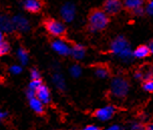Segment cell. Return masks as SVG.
Here are the masks:
<instances>
[{
	"mask_svg": "<svg viewBox=\"0 0 153 130\" xmlns=\"http://www.w3.org/2000/svg\"><path fill=\"white\" fill-rule=\"evenodd\" d=\"M110 51L115 56L121 61L128 63L133 59V51L127 39L123 36H119L112 40L110 45Z\"/></svg>",
	"mask_w": 153,
	"mask_h": 130,
	"instance_id": "1",
	"label": "cell"
},
{
	"mask_svg": "<svg viewBox=\"0 0 153 130\" xmlns=\"http://www.w3.org/2000/svg\"><path fill=\"white\" fill-rule=\"evenodd\" d=\"M109 24V16L103 10H95L89 16V27L93 32L104 30Z\"/></svg>",
	"mask_w": 153,
	"mask_h": 130,
	"instance_id": "2",
	"label": "cell"
},
{
	"mask_svg": "<svg viewBox=\"0 0 153 130\" xmlns=\"http://www.w3.org/2000/svg\"><path fill=\"white\" fill-rule=\"evenodd\" d=\"M130 85L128 81L123 77H115L111 81L110 92L111 95L116 99H123L127 96Z\"/></svg>",
	"mask_w": 153,
	"mask_h": 130,
	"instance_id": "3",
	"label": "cell"
},
{
	"mask_svg": "<svg viewBox=\"0 0 153 130\" xmlns=\"http://www.w3.org/2000/svg\"><path fill=\"white\" fill-rule=\"evenodd\" d=\"M45 29L53 36L59 37L64 36L65 32V26L62 21L56 19H50L45 22Z\"/></svg>",
	"mask_w": 153,
	"mask_h": 130,
	"instance_id": "4",
	"label": "cell"
},
{
	"mask_svg": "<svg viewBox=\"0 0 153 130\" xmlns=\"http://www.w3.org/2000/svg\"><path fill=\"white\" fill-rule=\"evenodd\" d=\"M115 113H116V108L112 106V105H107V106L96 110L94 115L99 121L105 122V121H109L110 119L113 118Z\"/></svg>",
	"mask_w": 153,
	"mask_h": 130,
	"instance_id": "5",
	"label": "cell"
},
{
	"mask_svg": "<svg viewBox=\"0 0 153 130\" xmlns=\"http://www.w3.org/2000/svg\"><path fill=\"white\" fill-rule=\"evenodd\" d=\"M51 48L56 53L62 56L71 55V50H72V47L69 43L61 39H56V40H53V43H51Z\"/></svg>",
	"mask_w": 153,
	"mask_h": 130,
	"instance_id": "6",
	"label": "cell"
},
{
	"mask_svg": "<svg viewBox=\"0 0 153 130\" xmlns=\"http://www.w3.org/2000/svg\"><path fill=\"white\" fill-rule=\"evenodd\" d=\"M61 16L65 22H72L76 16V7L73 3H65L61 8Z\"/></svg>",
	"mask_w": 153,
	"mask_h": 130,
	"instance_id": "7",
	"label": "cell"
},
{
	"mask_svg": "<svg viewBox=\"0 0 153 130\" xmlns=\"http://www.w3.org/2000/svg\"><path fill=\"white\" fill-rule=\"evenodd\" d=\"M123 3L121 0H105L104 11L107 14H117L122 8Z\"/></svg>",
	"mask_w": 153,
	"mask_h": 130,
	"instance_id": "8",
	"label": "cell"
},
{
	"mask_svg": "<svg viewBox=\"0 0 153 130\" xmlns=\"http://www.w3.org/2000/svg\"><path fill=\"white\" fill-rule=\"evenodd\" d=\"M12 22L14 28H17L21 31H27L29 29V22L22 15H15L12 18Z\"/></svg>",
	"mask_w": 153,
	"mask_h": 130,
	"instance_id": "9",
	"label": "cell"
},
{
	"mask_svg": "<svg viewBox=\"0 0 153 130\" xmlns=\"http://www.w3.org/2000/svg\"><path fill=\"white\" fill-rule=\"evenodd\" d=\"M35 97L38 98L43 104H48L51 102V92L45 85H42L35 92Z\"/></svg>",
	"mask_w": 153,
	"mask_h": 130,
	"instance_id": "10",
	"label": "cell"
},
{
	"mask_svg": "<svg viewBox=\"0 0 153 130\" xmlns=\"http://www.w3.org/2000/svg\"><path fill=\"white\" fill-rule=\"evenodd\" d=\"M71 56L73 59H76V61H81L86 56V48L81 43H76V45H73L72 50H71Z\"/></svg>",
	"mask_w": 153,
	"mask_h": 130,
	"instance_id": "11",
	"label": "cell"
},
{
	"mask_svg": "<svg viewBox=\"0 0 153 130\" xmlns=\"http://www.w3.org/2000/svg\"><path fill=\"white\" fill-rule=\"evenodd\" d=\"M150 53H151V51H150L149 45H139V47H137L133 51V58L142 59L147 58Z\"/></svg>",
	"mask_w": 153,
	"mask_h": 130,
	"instance_id": "12",
	"label": "cell"
},
{
	"mask_svg": "<svg viewBox=\"0 0 153 130\" xmlns=\"http://www.w3.org/2000/svg\"><path fill=\"white\" fill-rule=\"evenodd\" d=\"M23 6L29 12H38L42 9V1L40 0H24Z\"/></svg>",
	"mask_w": 153,
	"mask_h": 130,
	"instance_id": "13",
	"label": "cell"
},
{
	"mask_svg": "<svg viewBox=\"0 0 153 130\" xmlns=\"http://www.w3.org/2000/svg\"><path fill=\"white\" fill-rule=\"evenodd\" d=\"M0 29L3 31H7V32L12 31L13 29H14L12 19H9V18L5 15L0 16Z\"/></svg>",
	"mask_w": 153,
	"mask_h": 130,
	"instance_id": "14",
	"label": "cell"
},
{
	"mask_svg": "<svg viewBox=\"0 0 153 130\" xmlns=\"http://www.w3.org/2000/svg\"><path fill=\"white\" fill-rule=\"evenodd\" d=\"M29 105H30V108L35 113H37V114H42L43 113V110H45L43 103L36 97L29 99Z\"/></svg>",
	"mask_w": 153,
	"mask_h": 130,
	"instance_id": "15",
	"label": "cell"
},
{
	"mask_svg": "<svg viewBox=\"0 0 153 130\" xmlns=\"http://www.w3.org/2000/svg\"><path fill=\"white\" fill-rule=\"evenodd\" d=\"M123 5L125 8H127L128 10H132L134 11L137 8H140L143 6L144 0H123Z\"/></svg>",
	"mask_w": 153,
	"mask_h": 130,
	"instance_id": "16",
	"label": "cell"
},
{
	"mask_svg": "<svg viewBox=\"0 0 153 130\" xmlns=\"http://www.w3.org/2000/svg\"><path fill=\"white\" fill-rule=\"evenodd\" d=\"M53 83L59 90H65V79L59 73H56V74L53 76Z\"/></svg>",
	"mask_w": 153,
	"mask_h": 130,
	"instance_id": "17",
	"label": "cell"
},
{
	"mask_svg": "<svg viewBox=\"0 0 153 130\" xmlns=\"http://www.w3.org/2000/svg\"><path fill=\"white\" fill-rule=\"evenodd\" d=\"M95 75L99 79H107L109 77V70L104 66L97 67L95 69Z\"/></svg>",
	"mask_w": 153,
	"mask_h": 130,
	"instance_id": "18",
	"label": "cell"
},
{
	"mask_svg": "<svg viewBox=\"0 0 153 130\" xmlns=\"http://www.w3.org/2000/svg\"><path fill=\"white\" fill-rule=\"evenodd\" d=\"M17 56L18 59L20 61V63L22 65H26L27 62H28V53L23 48H19L17 51Z\"/></svg>",
	"mask_w": 153,
	"mask_h": 130,
	"instance_id": "19",
	"label": "cell"
},
{
	"mask_svg": "<svg viewBox=\"0 0 153 130\" xmlns=\"http://www.w3.org/2000/svg\"><path fill=\"white\" fill-rule=\"evenodd\" d=\"M82 73H83V70H82V68L79 65H74V66L70 68V74L74 78L81 77Z\"/></svg>",
	"mask_w": 153,
	"mask_h": 130,
	"instance_id": "20",
	"label": "cell"
},
{
	"mask_svg": "<svg viewBox=\"0 0 153 130\" xmlns=\"http://www.w3.org/2000/svg\"><path fill=\"white\" fill-rule=\"evenodd\" d=\"M42 85V81H40V79L31 80V82L29 83V85H28V89H29V90H32V91L36 92V90Z\"/></svg>",
	"mask_w": 153,
	"mask_h": 130,
	"instance_id": "21",
	"label": "cell"
},
{
	"mask_svg": "<svg viewBox=\"0 0 153 130\" xmlns=\"http://www.w3.org/2000/svg\"><path fill=\"white\" fill-rule=\"evenodd\" d=\"M143 90L149 93H153V79L145 80L143 83Z\"/></svg>",
	"mask_w": 153,
	"mask_h": 130,
	"instance_id": "22",
	"label": "cell"
},
{
	"mask_svg": "<svg viewBox=\"0 0 153 130\" xmlns=\"http://www.w3.org/2000/svg\"><path fill=\"white\" fill-rule=\"evenodd\" d=\"M8 51H9V45H8L5 42H0V56L6 55Z\"/></svg>",
	"mask_w": 153,
	"mask_h": 130,
	"instance_id": "23",
	"label": "cell"
},
{
	"mask_svg": "<svg viewBox=\"0 0 153 130\" xmlns=\"http://www.w3.org/2000/svg\"><path fill=\"white\" fill-rule=\"evenodd\" d=\"M145 12L150 16H153V0H148L145 7Z\"/></svg>",
	"mask_w": 153,
	"mask_h": 130,
	"instance_id": "24",
	"label": "cell"
},
{
	"mask_svg": "<svg viewBox=\"0 0 153 130\" xmlns=\"http://www.w3.org/2000/svg\"><path fill=\"white\" fill-rule=\"evenodd\" d=\"M143 73H144V80L153 79V68H148Z\"/></svg>",
	"mask_w": 153,
	"mask_h": 130,
	"instance_id": "25",
	"label": "cell"
},
{
	"mask_svg": "<svg viewBox=\"0 0 153 130\" xmlns=\"http://www.w3.org/2000/svg\"><path fill=\"white\" fill-rule=\"evenodd\" d=\"M21 71H22V69H21V67L18 66V65H14V66H12L11 68H10V73L13 75L20 74Z\"/></svg>",
	"mask_w": 153,
	"mask_h": 130,
	"instance_id": "26",
	"label": "cell"
},
{
	"mask_svg": "<svg viewBox=\"0 0 153 130\" xmlns=\"http://www.w3.org/2000/svg\"><path fill=\"white\" fill-rule=\"evenodd\" d=\"M131 130H144V126L139 122H134L131 124Z\"/></svg>",
	"mask_w": 153,
	"mask_h": 130,
	"instance_id": "27",
	"label": "cell"
},
{
	"mask_svg": "<svg viewBox=\"0 0 153 130\" xmlns=\"http://www.w3.org/2000/svg\"><path fill=\"white\" fill-rule=\"evenodd\" d=\"M30 77H31V80H38L40 79V75H39V72L35 69H32L31 72H30Z\"/></svg>",
	"mask_w": 153,
	"mask_h": 130,
	"instance_id": "28",
	"label": "cell"
},
{
	"mask_svg": "<svg viewBox=\"0 0 153 130\" xmlns=\"http://www.w3.org/2000/svg\"><path fill=\"white\" fill-rule=\"evenodd\" d=\"M134 78L137 80H144V73L142 71H136L134 74Z\"/></svg>",
	"mask_w": 153,
	"mask_h": 130,
	"instance_id": "29",
	"label": "cell"
},
{
	"mask_svg": "<svg viewBox=\"0 0 153 130\" xmlns=\"http://www.w3.org/2000/svg\"><path fill=\"white\" fill-rule=\"evenodd\" d=\"M134 14H136L137 16H142L144 14V12H145V10L143 9V7H140V8H137V9L134 10Z\"/></svg>",
	"mask_w": 153,
	"mask_h": 130,
	"instance_id": "30",
	"label": "cell"
},
{
	"mask_svg": "<svg viewBox=\"0 0 153 130\" xmlns=\"http://www.w3.org/2000/svg\"><path fill=\"white\" fill-rule=\"evenodd\" d=\"M83 130H101L99 126L94 125V124H91V125H87L86 127H84Z\"/></svg>",
	"mask_w": 153,
	"mask_h": 130,
	"instance_id": "31",
	"label": "cell"
},
{
	"mask_svg": "<svg viewBox=\"0 0 153 130\" xmlns=\"http://www.w3.org/2000/svg\"><path fill=\"white\" fill-rule=\"evenodd\" d=\"M106 130H121V127H120L118 124H112V125L108 126Z\"/></svg>",
	"mask_w": 153,
	"mask_h": 130,
	"instance_id": "32",
	"label": "cell"
},
{
	"mask_svg": "<svg viewBox=\"0 0 153 130\" xmlns=\"http://www.w3.org/2000/svg\"><path fill=\"white\" fill-rule=\"evenodd\" d=\"M6 117H7V113L5 112V111L0 109V122H2Z\"/></svg>",
	"mask_w": 153,
	"mask_h": 130,
	"instance_id": "33",
	"label": "cell"
},
{
	"mask_svg": "<svg viewBox=\"0 0 153 130\" xmlns=\"http://www.w3.org/2000/svg\"><path fill=\"white\" fill-rule=\"evenodd\" d=\"M146 130H153V122L150 123L149 125L146 127Z\"/></svg>",
	"mask_w": 153,
	"mask_h": 130,
	"instance_id": "34",
	"label": "cell"
},
{
	"mask_svg": "<svg viewBox=\"0 0 153 130\" xmlns=\"http://www.w3.org/2000/svg\"><path fill=\"white\" fill-rule=\"evenodd\" d=\"M3 42V34H2V30L0 29V42Z\"/></svg>",
	"mask_w": 153,
	"mask_h": 130,
	"instance_id": "35",
	"label": "cell"
},
{
	"mask_svg": "<svg viewBox=\"0 0 153 130\" xmlns=\"http://www.w3.org/2000/svg\"><path fill=\"white\" fill-rule=\"evenodd\" d=\"M149 48H150V51H151V53L153 55V42L150 43V45H149Z\"/></svg>",
	"mask_w": 153,
	"mask_h": 130,
	"instance_id": "36",
	"label": "cell"
}]
</instances>
